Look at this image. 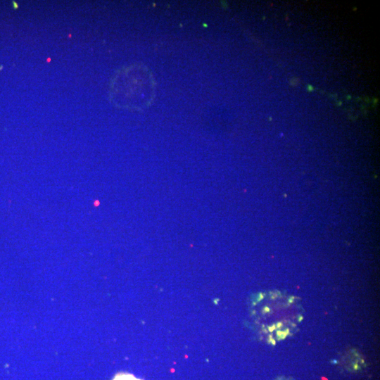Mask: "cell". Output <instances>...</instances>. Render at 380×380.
I'll use <instances>...</instances> for the list:
<instances>
[{
  "instance_id": "obj_1",
  "label": "cell",
  "mask_w": 380,
  "mask_h": 380,
  "mask_svg": "<svg viewBox=\"0 0 380 380\" xmlns=\"http://www.w3.org/2000/svg\"><path fill=\"white\" fill-rule=\"evenodd\" d=\"M115 92L127 107L143 109L153 103L156 96V82L151 71L144 65L127 68L115 80Z\"/></svg>"
},
{
  "instance_id": "obj_2",
  "label": "cell",
  "mask_w": 380,
  "mask_h": 380,
  "mask_svg": "<svg viewBox=\"0 0 380 380\" xmlns=\"http://www.w3.org/2000/svg\"><path fill=\"white\" fill-rule=\"evenodd\" d=\"M113 380H141L136 378L134 375L127 373H118Z\"/></svg>"
}]
</instances>
